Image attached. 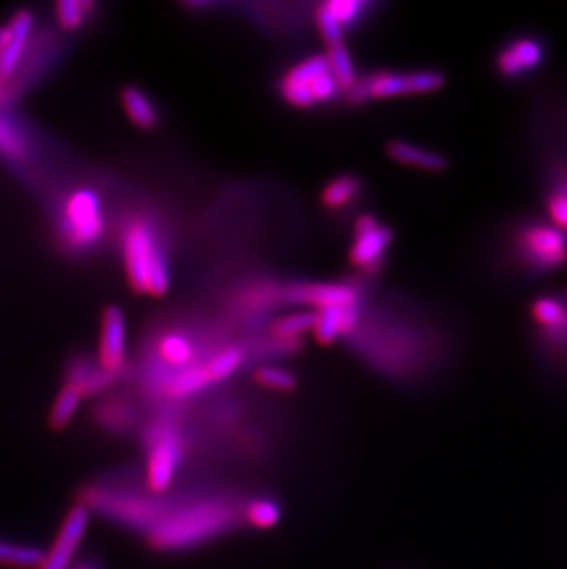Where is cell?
<instances>
[{"label": "cell", "mask_w": 567, "mask_h": 569, "mask_svg": "<svg viewBox=\"0 0 567 569\" xmlns=\"http://www.w3.org/2000/svg\"><path fill=\"white\" fill-rule=\"evenodd\" d=\"M481 263L499 284L533 286L566 268L567 234L541 216H509L485 238Z\"/></svg>", "instance_id": "6da1fadb"}, {"label": "cell", "mask_w": 567, "mask_h": 569, "mask_svg": "<svg viewBox=\"0 0 567 569\" xmlns=\"http://www.w3.org/2000/svg\"><path fill=\"white\" fill-rule=\"evenodd\" d=\"M529 144L546 220L567 234V87H549L536 100Z\"/></svg>", "instance_id": "7a4b0ae2"}, {"label": "cell", "mask_w": 567, "mask_h": 569, "mask_svg": "<svg viewBox=\"0 0 567 569\" xmlns=\"http://www.w3.org/2000/svg\"><path fill=\"white\" fill-rule=\"evenodd\" d=\"M238 507L226 498L196 501L173 515L162 516L151 531L153 548L162 551L192 548L235 526Z\"/></svg>", "instance_id": "3957f363"}, {"label": "cell", "mask_w": 567, "mask_h": 569, "mask_svg": "<svg viewBox=\"0 0 567 569\" xmlns=\"http://www.w3.org/2000/svg\"><path fill=\"white\" fill-rule=\"evenodd\" d=\"M527 333L536 360L551 372L567 375V299L564 293H544L529 302Z\"/></svg>", "instance_id": "277c9868"}, {"label": "cell", "mask_w": 567, "mask_h": 569, "mask_svg": "<svg viewBox=\"0 0 567 569\" xmlns=\"http://www.w3.org/2000/svg\"><path fill=\"white\" fill-rule=\"evenodd\" d=\"M123 260L129 282L139 293L165 296L170 288L167 258L150 223L137 220L123 232Z\"/></svg>", "instance_id": "5b68a950"}, {"label": "cell", "mask_w": 567, "mask_h": 569, "mask_svg": "<svg viewBox=\"0 0 567 569\" xmlns=\"http://www.w3.org/2000/svg\"><path fill=\"white\" fill-rule=\"evenodd\" d=\"M549 54L551 47L544 33L536 30L509 33L494 50V76L505 86H527L546 70Z\"/></svg>", "instance_id": "8992f818"}, {"label": "cell", "mask_w": 567, "mask_h": 569, "mask_svg": "<svg viewBox=\"0 0 567 569\" xmlns=\"http://www.w3.org/2000/svg\"><path fill=\"white\" fill-rule=\"evenodd\" d=\"M446 74L439 69H420L411 72H376L356 81L347 91L350 106H365L370 100H391L400 97H424L442 91Z\"/></svg>", "instance_id": "52a82bcc"}, {"label": "cell", "mask_w": 567, "mask_h": 569, "mask_svg": "<svg viewBox=\"0 0 567 569\" xmlns=\"http://www.w3.org/2000/svg\"><path fill=\"white\" fill-rule=\"evenodd\" d=\"M354 246L350 260L354 266L365 269L367 273H378L386 263V254L391 248L395 232L372 214H361L354 226Z\"/></svg>", "instance_id": "ba28073f"}, {"label": "cell", "mask_w": 567, "mask_h": 569, "mask_svg": "<svg viewBox=\"0 0 567 569\" xmlns=\"http://www.w3.org/2000/svg\"><path fill=\"white\" fill-rule=\"evenodd\" d=\"M64 227L70 240L80 248L94 246L102 238V203L97 193L92 190H80L70 196L64 207Z\"/></svg>", "instance_id": "9c48e42d"}, {"label": "cell", "mask_w": 567, "mask_h": 569, "mask_svg": "<svg viewBox=\"0 0 567 569\" xmlns=\"http://www.w3.org/2000/svg\"><path fill=\"white\" fill-rule=\"evenodd\" d=\"M181 441L176 431L159 428L151 433L148 470H146L151 492L162 495L170 489L176 479L177 468L181 465Z\"/></svg>", "instance_id": "30bf717a"}, {"label": "cell", "mask_w": 567, "mask_h": 569, "mask_svg": "<svg viewBox=\"0 0 567 569\" xmlns=\"http://www.w3.org/2000/svg\"><path fill=\"white\" fill-rule=\"evenodd\" d=\"M91 523V509L83 503L72 507L64 516L63 526L59 529L52 549L44 553L43 566L39 569H72L76 553L80 549L87 529Z\"/></svg>", "instance_id": "8fae6325"}, {"label": "cell", "mask_w": 567, "mask_h": 569, "mask_svg": "<svg viewBox=\"0 0 567 569\" xmlns=\"http://www.w3.org/2000/svg\"><path fill=\"white\" fill-rule=\"evenodd\" d=\"M89 503L86 507H94L102 510L106 515H111L118 521L129 523V526H148L150 518L159 516V506L153 501L145 500L140 496L120 495V492H92L87 498Z\"/></svg>", "instance_id": "7c38bea8"}, {"label": "cell", "mask_w": 567, "mask_h": 569, "mask_svg": "<svg viewBox=\"0 0 567 569\" xmlns=\"http://www.w3.org/2000/svg\"><path fill=\"white\" fill-rule=\"evenodd\" d=\"M327 56H317L310 60L302 61L289 70L282 81V97L295 108H314L316 100L311 97L310 86L317 78L328 74Z\"/></svg>", "instance_id": "4fadbf2b"}, {"label": "cell", "mask_w": 567, "mask_h": 569, "mask_svg": "<svg viewBox=\"0 0 567 569\" xmlns=\"http://www.w3.org/2000/svg\"><path fill=\"white\" fill-rule=\"evenodd\" d=\"M288 299L319 310L358 307V291L347 284H299L289 288Z\"/></svg>", "instance_id": "5bb4252c"}, {"label": "cell", "mask_w": 567, "mask_h": 569, "mask_svg": "<svg viewBox=\"0 0 567 569\" xmlns=\"http://www.w3.org/2000/svg\"><path fill=\"white\" fill-rule=\"evenodd\" d=\"M126 358V319L120 308L111 307L103 312L102 336H100V367L115 372L123 366Z\"/></svg>", "instance_id": "9a60e30c"}, {"label": "cell", "mask_w": 567, "mask_h": 569, "mask_svg": "<svg viewBox=\"0 0 567 569\" xmlns=\"http://www.w3.org/2000/svg\"><path fill=\"white\" fill-rule=\"evenodd\" d=\"M33 16L30 11L22 10L13 17L10 22V36L6 41L4 49L0 52V87H4L16 74L17 67L21 63L28 39L32 33Z\"/></svg>", "instance_id": "2e32d148"}, {"label": "cell", "mask_w": 567, "mask_h": 569, "mask_svg": "<svg viewBox=\"0 0 567 569\" xmlns=\"http://www.w3.org/2000/svg\"><path fill=\"white\" fill-rule=\"evenodd\" d=\"M387 156L401 167L415 168L420 172L440 173L450 167V159L440 151L428 150L424 146L412 144L407 140H391L386 146Z\"/></svg>", "instance_id": "e0dca14e"}, {"label": "cell", "mask_w": 567, "mask_h": 569, "mask_svg": "<svg viewBox=\"0 0 567 569\" xmlns=\"http://www.w3.org/2000/svg\"><path fill=\"white\" fill-rule=\"evenodd\" d=\"M358 325V307L356 308H328L317 313L316 338L319 343L330 345L342 336L352 332Z\"/></svg>", "instance_id": "ac0fdd59"}, {"label": "cell", "mask_w": 567, "mask_h": 569, "mask_svg": "<svg viewBox=\"0 0 567 569\" xmlns=\"http://www.w3.org/2000/svg\"><path fill=\"white\" fill-rule=\"evenodd\" d=\"M122 103L126 113L135 126L140 129H153L159 124V114L150 98L137 87H128L122 92Z\"/></svg>", "instance_id": "d6986e66"}, {"label": "cell", "mask_w": 567, "mask_h": 569, "mask_svg": "<svg viewBox=\"0 0 567 569\" xmlns=\"http://www.w3.org/2000/svg\"><path fill=\"white\" fill-rule=\"evenodd\" d=\"M43 549L0 540V566L2 568L39 569L43 566Z\"/></svg>", "instance_id": "ffe728a7"}, {"label": "cell", "mask_w": 567, "mask_h": 569, "mask_svg": "<svg viewBox=\"0 0 567 569\" xmlns=\"http://www.w3.org/2000/svg\"><path fill=\"white\" fill-rule=\"evenodd\" d=\"M115 375L103 371L102 367L86 366V363H76L74 369L69 372V386L76 387L83 397L97 395L108 389L113 383Z\"/></svg>", "instance_id": "44dd1931"}, {"label": "cell", "mask_w": 567, "mask_h": 569, "mask_svg": "<svg viewBox=\"0 0 567 569\" xmlns=\"http://www.w3.org/2000/svg\"><path fill=\"white\" fill-rule=\"evenodd\" d=\"M81 400H83V395H81L76 387L67 383V386L59 391L54 406H52V411H50V428L56 431L64 430V428L72 422L76 413H78Z\"/></svg>", "instance_id": "7402d4cb"}, {"label": "cell", "mask_w": 567, "mask_h": 569, "mask_svg": "<svg viewBox=\"0 0 567 569\" xmlns=\"http://www.w3.org/2000/svg\"><path fill=\"white\" fill-rule=\"evenodd\" d=\"M243 516L252 527L268 531V529L279 526L282 509L273 498H255L247 503Z\"/></svg>", "instance_id": "603a6c76"}, {"label": "cell", "mask_w": 567, "mask_h": 569, "mask_svg": "<svg viewBox=\"0 0 567 569\" xmlns=\"http://www.w3.org/2000/svg\"><path fill=\"white\" fill-rule=\"evenodd\" d=\"M212 383L207 367H196V369H187L179 372L168 386V395L171 398H188L192 395L203 391Z\"/></svg>", "instance_id": "cb8c5ba5"}, {"label": "cell", "mask_w": 567, "mask_h": 569, "mask_svg": "<svg viewBox=\"0 0 567 569\" xmlns=\"http://www.w3.org/2000/svg\"><path fill=\"white\" fill-rule=\"evenodd\" d=\"M361 192V183L356 176H341L334 179L322 192V204L328 209H342L345 204L352 203Z\"/></svg>", "instance_id": "d4e9b609"}, {"label": "cell", "mask_w": 567, "mask_h": 569, "mask_svg": "<svg viewBox=\"0 0 567 569\" xmlns=\"http://www.w3.org/2000/svg\"><path fill=\"white\" fill-rule=\"evenodd\" d=\"M328 67L332 72L334 80L338 83L339 89L348 91L354 83L358 81V74H356V67H354L352 58L348 54V50L345 49V44H338V47H330L327 56Z\"/></svg>", "instance_id": "484cf974"}, {"label": "cell", "mask_w": 567, "mask_h": 569, "mask_svg": "<svg viewBox=\"0 0 567 569\" xmlns=\"http://www.w3.org/2000/svg\"><path fill=\"white\" fill-rule=\"evenodd\" d=\"M91 8L92 4L81 2V0H63L56 6V16H58L59 24L63 30L74 32L86 22L87 13Z\"/></svg>", "instance_id": "4316f807"}, {"label": "cell", "mask_w": 567, "mask_h": 569, "mask_svg": "<svg viewBox=\"0 0 567 569\" xmlns=\"http://www.w3.org/2000/svg\"><path fill=\"white\" fill-rule=\"evenodd\" d=\"M161 355L170 366L185 367L192 360V345L188 343V339L182 338L179 333H170L162 339Z\"/></svg>", "instance_id": "83f0119b"}, {"label": "cell", "mask_w": 567, "mask_h": 569, "mask_svg": "<svg viewBox=\"0 0 567 569\" xmlns=\"http://www.w3.org/2000/svg\"><path fill=\"white\" fill-rule=\"evenodd\" d=\"M317 313L299 312L282 317L280 321L275 322V333L280 338H297L300 333L310 332L316 328Z\"/></svg>", "instance_id": "f1b7e54d"}, {"label": "cell", "mask_w": 567, "mask_h": 569, "mask_svg": "<svg viewBox=\"0 0 567 569\" xmlns=\"http://www.w3.org/2000/svg\"><path fill=\"white\" fill-rule=\"evenodd\" d=\"M241 363H243V352L235 347V349H227L226 352H221L218 358L210 361L207 371H209L212 383H216V381H223L232 377L240 369Z\"/></svg>", "instance_id": "f546056e"}, {"label": "cell", "mask_w": 567, "mask_h": 569, "mask_svg": "<svg viewBox=\"0 0 567 569\" xmlns=\"http://www.w3.org/2000/svg\"><path fill=\"white\" fill-rule=\"evenodd\" d=\"M255 378L260 386L271 389V391L288 392L294 391L297 387L294 375L286 369H279V367H262V369H258Z\"/></svg>", "instance_id": "4dcf8cb0"}, {"label": "cell", "mask_w": 567, "mask_h": 569, "mask_svg": "<svg viewBox=\"0 0 567 569\" xmlns=\"http://www.w3.org/2000/svg\"><path fill=\"white\" fill-rule=\"evenodd\" d=\"M325 6L342 28L352 27L359 17L365 16V11L370 10L369 2H359V0H334Z\"/></svg>", "instance_id": "1f68e13d"}, {"label": "cell", "mask_w": 567, "mask_h": 569, "mask_svg": "<svg viewBox=\"0 0 567 569\" xmlns=\"http://www.w3.org/2000/svg\"><path fill=\"white\" fill-rule=\"evenodd\" d=\"M0 153L10 159H24L27 157V142L19 131L6 120H0Z\"/></svg>", "instance_id": "d6a6232c"}, {"label": "cell", "mask_w": 567, "mask_h": 569, "mask_svg": "<svg viewBox=\"0 0 567 569\" xmlns=\"http://www.w3.org/2000/svg\"><path fill=\"white\" fill-rule=\"evenodd\" d=\"M317 27L321 32L322 39L327 41L328 49L330 47H338L342 44V36H345V28L336 21V17L328 11L327 6H319L317 10Z\"/></svg>", "instance_id": "836d02e7"}, {"label": "cell", "mask_w": 567, "mask_h": 569, "mask_svg": "<svg viewBox=\"0 0 567 569\" xmlns=\"http://www.w3.org/2000/svg\"><path fill=\"white\" fill-rule=\"evenodd\" d=\"M8 36H10V30H8V27L2 28V30H0V52H2V49H4L6 41H8Z\"/></svg>", "instance_id": "e575fe53"}, {"label": "cell", "mask_w": 567, "mask_h": 569, "mask_svg": "<svg viewBox=\"0 0 567 569\" xmlns=\"http://www.w3.org/2000/svg\"><path fill=\"white\" fill-rule=\"evenodd\" d=\"M72 569H100L97 565H92V562H87V560H81L78 565L72 566Z\"/></svg>", "instance_id": "d590c367"}, {"label": "cell", "mask_w": 567, "mask_h": 569, "mask_svg": "<svg viewBox=\"0 0 567 569\" xmlns=\"http://www.w3.org/2000/svg\"><path fill=\"white\" fill-rule=\"evenodd\" d=\"M4 97V87H0V100Z\"/></svg>", "instance_id": "8d00e7d4"}, {"label": "cell", "mask_w": 567, "mask_h": 569, "mask_svg": "<svg viewBox=\"0 0 567 569\" xmlns=\"http://www.w3.org/2000/svg\"><path fill=\"white\" fill-rule=\"evenodd\" d=\"M564 297H566V299H567V290H566V291H564Z\"/></svg>", "instance_id": "74e56055"}]
</instances>
